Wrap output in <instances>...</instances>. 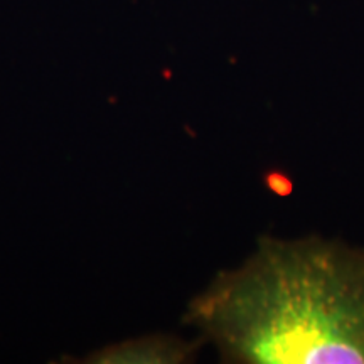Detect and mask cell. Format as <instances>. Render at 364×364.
<instances>
[{"label": "cell", "instance_id": "obj_2", "mask_svg": "<svg viewBox=\"0 0 364 364\" xmlns=\"http://www.w3.org/2000/svg\"><path fill=\"white\" fill-rule=\"evenodd\" d=\"M203 344L201 338L186 341L174 334H147L100 348L81 359V363L184 364L194 361Z\"/></svg>", "mask_w": 364, "mask_h": 364}, {"label": "cell", "instance_id": "obj_1", "mask_svg": "<svg viewBox=\"0 0 364 364\" xmlns=\"http://www.w3.org/2000/svg\"><path fill=\"white\" fill-rule=\"evenodd\" d=\"M182 322L228 364H364V248L260 236L218 273Z\"/></svg>", "mask_w": 364, "mask_h": 364}]
</instances>
